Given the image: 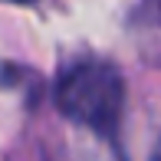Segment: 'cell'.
I'll return each mask as SVG.
<instances>
[{
	"label": "cell",
	"instance_id": "2",
	"mask_svg": "<svg viewBox=\"0 0 161 161\" xmlns=\"http://www.w3.org/2000/svg\"><path fill=\"white\" fill-rule=\"evenodd\" d=\"M13 3H30V0H13Z\"/></svg>",
	"mask_w": 161,
	"mask_h": 161
},
{
	"label": "cell",
	"instance_id": "1",
	"mask_svg": "<svg viewBox=\"0 0 161 161\" xmlns=\"http://www.w3.org/2000/svg\"><path fill=\"white\" fill-rule=\"evenodd\" d=\"M125 86L108 63H79L56 82V105L63 115L102 135L115 131L122 119Z\"/></svg>",
	"mask_w": 161,
	"mask_h": 161
}]
</instances>
